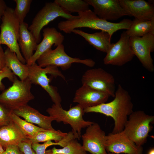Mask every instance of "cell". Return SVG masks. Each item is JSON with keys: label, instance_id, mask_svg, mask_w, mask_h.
<instances>
[{"label": "cell", "instance_id": "cell-1", "mask_svg": "<svg viewBox=\"0 0 154 154\" xmlns=\"http://www.w3.org/2000/svg\"><path fill=\"white\" fill-rule=\"evenodd\" d=\"M114 99L108 103L84 109V113L94 112L112 117L114 125L112 133L122 131L128 119V116L133 112V104L128 92L119 84L115 92Z\"/></svg>", "mask_w": 154, "mask_h": 154}, {"label": "cell", "instance_id": "cell-2", "mask_svg": "<svg viewBox=\"0 0 154 154\" xmlns=\"http://www.w3.org/2000/svg\"><path fill=\"white\" fill-rule=\"evenodd\" d=\"M78 14L74 18L60 21L58 25V29L66 33L70 34L76 29L88 28L105 31L112 37L118 30L128 29L132 21L129 19H124L119 23L110 22L100 18L90 9Z\"/></svg>", "mask_w": 154, "mask_h": 154}, {"label": "cell", "instance_id": "cell-3", "mask_svg": "<svg viewBox=\"0 0 154 154\" xmlns=\"http://www.w3.org/2000/svg\"><path fill=\"white\" fill-rule=\"evenodd\" d=\"M12 86L0 94V103L13 111L27 104L35 96L31 89L32 83L27 78L22 81L15 76Z\"/></svg>", "mask_w": 154, "mask_h": 154}, {"label": "cell", "instance_id": "cell-4", "mask_svg": "<svg viewBox=\"0 0 154 154\" xmlns=\"http://www.w3.org/2000/svg\"><path fill=\"white\" fill-rule=\"evenodd\" d=\"M0 26V45H6L24 64L26 61L22 54L18 43L20 23L15 16L14 9L7 7L1 18Z\"/></svg>", "mask_w": 154, "mask_h": 154}, {"label": "cell", "instance_id": "cell-5", "mask_svg": "<svg viewBox=\"0 0 154 154\" xmlns=\"http://www.w3.org/2000/svg\"><path fill=\"white\" fill-rule=\"evenodd\" d=\"M46 111L58 122H62L65 124L70 125L76 139H78L81 137L82 129L87 127L94 123L84 119V109L78 104L66 110L61 106L54 104Z\"/></svg>", "mask_w": 154, "mask_h": 154}, {"label": "cell", "instance_id": "cell-6", "mask_svg": "<svg viewBox=\"0 0 154 154\" xmlns=\"http://www.w3.org/2000/svg\"><path fill=\"white\" fill-rule=\"evenodd\" d=\"M48 74L54 77H60L65 80V76L56 67L50 66L42 68L36 63L29 66L28 78L32 84L41 86L48 93L54 104L61 106L62 99L58 89L50 84L51 80Z\"/></svg>", "mask_w": 154, "mask_h": 154}, {"label": "cell", "instance_id": "cell-7", "mask_svg": "<svg viewBox=\"0 0 154 154\" xmlns=\"http://www.w3.org/2000/svg\"><path fill=\"white\" fill-rule=\"evenodd\" d=\"M154 121L153 116L143 111H133L129 116L123 131L137 145L142 146L147 141L151 130V123Z\"/></svg>", "mask_w": 154, "mask_h": 154}, {"label": "cell", "instance_id": "cell-8", "mask_svg": "<svg viewBox=\"0 0 154 154\" xmlns=\"http://www.w3.org/2000/svg\"><path fill=\"white\" fill-rule=\"evenodd\" d=\"M76 17L66 11L54 2L46 3L35 15L28 30L38 44L41 40V30L50 22L59 17L68 20Z\"/></svg>", "mask_w": 154, "mask_h": 154}, {"label": "cell", "instance_id": "cell-9", "mask_svg": "<svg viewBox=\"0 0 154 154\" xmlns=\"http://www.w3.org/2000/svg\"><path fill=\"white\" fill-rule=\"evenodd\" d=\"M37 62L38 64L42 68L50 66L59 67L64 70L68 69L74 63H81L91 67L95 64V62L91 58L81 59L69 56L65 52L62 44L58 45L54 50L50 48L47 50Z\"/></svg>", "mask_w": 154, "mask_h": 154}, {"label": "cell", "instance_id": "cell-10", "mask_svg": "<svg viewBox=\"0 0 154 154\" xmlns=\"http://www.w3.org/2000/svg\"><path fill=\"white\" fill-rule=\"evenodd\" d=\"M82 85L104 92L114 97L115 80L113 76L103 69L98 68L86 70L81 78Z\"/></svg>", "mask_w": 154, "mask_h": 154}, {"label": "cell", "instance_id": "cell-11", "mask_svg": "<svg viewBox=\"0 0 154 154\" xmlns=\"http://www.w3.org/2000/svg\"><path fill=\"white\" fill-rule=\"evenodd\" d=\"M103 59L106 65L121 66L133 59L134 55L130 45L129 37L126 31L121 33L117 42L111 43Z\"/></svg>", "mask_w": 154, "mask_h": 154}, {"label": "cell", "instance_id": "cell-12", "mask_svg": "<svg viewBox=\"0 0 154 154\" xmlns=\"http://www.w3.org/2000/svg\"><path fill=\"white\" fill-rule=\"evenodd\" d=\"M131 47L143 67L151 72L154 71L151 53L154 50V34L148 33L142 37H129Z\"/></svg>", "mask_w": 154, "mask_h": 154}, {"label": "cell", "instance_id": "cell-13", "mask_svg": "<svg viewBox=\"0 0 154 154\" xmlns=\"http://www.w3.org/2000/svg\"><path fill=\"white\" fill-rule=\"evenodd\" d=\"M81 137L86 152L91 154H107L105 147L107 135L98 123L94 122L87 127Z\"/></svg>", "mask_w": 154, "mask_h": 154}, {"label": "cell", "instance_id": "cell-14", "mask_svg": "<svg viewBox=\"0 0 154 154\" xmlns=\"http://www.w3.org/2000/svg\"><path fill=\"white\" fill-rule=\"evenodd\" d=\"M105 147L107 152L115 154H143V151L142 146L137 145L123 131L107 135Z\"/></svg>", "mask_w": 154, "mask_h": 154}, {"label": "cell", "instance_id": "cell-15", "mask_svg": "<svg viewBox=\"0 0 154 154\" xmlns=\"http://www.w3.org/2000/svg\"><path fill=\"white\" fill-rule=\"evenodd\" d=\"M93 8V12L104 20L115 21L128 16L121 6L119 0H85Z\"/></svg>", "mask_w": 154, "mask_h": 154}, {"label": "cell", "instance_id": "cell-16", "mask_svg": "<svg viewBox=\"0 0 154 154\" xmlns=\"http://www.w3.org/2000/svg\"><path fill=\"white\" fill-rule=\"evenodd\" d=\"M128 16L144 20H154V6L151 1L144 0H119Z\"/></svg>", "mask_w": 154, "mask_h": 154}, {"label": "cell", "instance_id": "cell-17", "mask_svg": "<svg viewBox=\"0 0 154 154\" xmlns=\"http://www.w3.org/2000/svg\"><path fill=\"white\" fill-rule=\"evenodd\" d=\"M43 38L37 44V48L33 55L26 63L30 66L36 63L38 59L43 53L51 48L54 45L57 46L62 44L64 39V36L54 27H47L43 30Z\"/></svg>", "mask_w": 154, "mask_h": 154}, {"label": "cell", "instance_id": "cell-18", "mask_svg": "<svg viewBox=\"0 0 154 154\" xmlns=\"http://www.w3.org/2000/svg\"><path fill=\"white\" fill-rule=\"evenodd\" d=\"M110 97L107 94L82 85L76 91L73 102L84 109L106 103Z\"/></svg>", "mask_w": 154, "mask_h": 154}, {"label": "cell", "instance_id": "cell-19", "mask_svg": "<svg viewBox=\"0 0 154 154\" xmlns=\"http://www.w3.org/2000/svg\"><path fill=\"white\" fill-rule=\"evenodd\" d=\"M15 115L24 118L28 122L36 124L43 129L54 130L51 123L55 121L50 116L42 115L35 109L28 104L24 106L13 111Z\"/></svg>", "mask_w": 154, "mask_h": 154}, {"label": "cell", "instance_id": "cell-20", "mask_svg": "<svg viewBox=\"0 0 154 154\" xmlns=\"http://www.w3.org/2000/svg\"><path fill=\"white\" fill-rule=\"evenodd\" d=\"M28 25L23 22L20 23L18 43L26 63L33 55L38 44L28 30Z\"/></svg>", "mask_w": 154, "mask_h": 154}, {"label": "cell", "instance_id": "cell-21", "mask_svg": "<svg viewBox=\"0 0 154 154\" xmlns=\"http://www.w3.org/2000/svg\"><path fill=\"white\" fill-rule=\"evenodd\" d=\"M27 139L13 120L8 125L0 129V144L4 150L9 145H18L20 142Z\"/></svg>", "mask_w": 154, "mask_h": 154}, {"label": "cell", "instance_id": "cell-22", "mask_svg": "<svg viewBox=\"0 0 154 154\" xmlns=\"http://www.w3.org/2000/svg\"><path fill=\"white\" fill-rule=\"evenodd\" d=\"M72 33L81 36L90 45L102 52L106 53L111 44L112 37L105 31H101L90 34L79 29H75Z\"/></svg>", "mask_w": 154, "mask_h": 154}, {"label": "cell", "instance_id": "cell-23", "mask_svg": "<svg viewBox=\"0 0 154 154\" xmlns=\"http://www.w3.org/2000/svg\"><path fill=\"white\" fill-rule=\"evenodd\" d=\"M5 66L22 81L28 78L29 66L22 63L16 54L9 48L4 51Z\"/></svg>", "mask_w": 154, "mask_h": 154}, {"label": "cell", "instance_id": "cell-24", "mask_svg": "<svg viewBox=\"0 0 154 154\" xmlns=\"http://www.w3.org/2000/svg\"><path fill=\"white\" fill-rule=\"evenodd\" d=\"M126 32L129 37H142L148 33L154 34V20H144L135 18Z\"/></svg>", "mask_w": 154, "mask_h": 154}, {"label": "cell", "instance_id": "cell-25", "mask_svg": "<svg viewBox=\"0 0 154 154\" xmlns=\"http://www.w3.org/2000/svg\"><path fill=\"white\" fill-rule=\"evenodd\" d=\"M54 2L70 14L78 13L90 9L89 5L85 0H55Z\"/></svg>", "mask_w": 154, "mask_h": 154}, {"label": "cell", "instance_id": "cell-26", "mask_svg": "<svg viewBox=\"0 0 154 154\" xmlns=\"http://www.w3.org/2000/svg\"><path fill=\"white\" fill-rule=\"evenodd\" d=\"M11 117L13 121L18 126L26 138L29 139L33 137L39 132L46 130L23 120L15 114L13 112L11 113Z\"/></svg>", "mask_w": 154, "mask_h": 154}, {"label": "cell", "instance_id": "cell-27", "mask_svg": "<svg viewBox=\"0 0 154 154\" xmlns=\"http://www.w3.org/2000/svg\"><path fill=\"white\" fill-rule=\"evenodd\" d=\"M67 133L60 130H45L39 132L33 138L30 139L32 143L44 142L54 140L55 142L61 141L66 135Z\"/></svg>", "mask_w": 154, "mask_h": 154}, {"label": "cell", "instance_id": "cell-28", "mask_svg": "<svg viewBox=\"0 0 154 154\" xmlns=\"http://www.w3.org/2000/svg\"><path fill=\"white\" fill-rule=\"evenodd\" d=\"M51 149L52 154H87L82 145L75 138L69 141L62 148L54 147Z\"/></svg>", "mask_w": 154, "mask_h": 154}, {"label": "cell", "instance_id": "cell-29", "mask_svg": "<svg viewBox=\"0 0 154 154\" xmlns=\"http://www.w3.org/2000/svg\"><path fill=\"white\" fill-rule=\"evenodd\" d=\"M16 6L14 9V13L20 23L24 22V19L28 13L32 0H14Z\"/></svg>", "mask_w": 154, "mask_h": 154}, {"label": "cell", "instance_id": "cell-30", "mask_svg": "<svg viewBox=\"0 0 154 154\" xmlns=\"http://www.w3.org/2000/svg\"><path fill=\"white\" fill-rule=\"evenodd\" d=\"M70 140V137L66 136L61 141L58 142H53L52 141H48L42 144H39L38 143H33L32 147L36 154H44L46 149L48 147L53 145H58L63 147Z\"/></svg>", "mask_w": 154, "mask_h": 154}, {"label": "cell", "instance_id": "cell-31", "mask_svg": "<svg viewBox=\"0 0 154 154\" xmlns=\"http://www.w3.org/2000/svg\"><path fill=\"white\" fill-rule=\"evenodd\" d=\"M12 112L0 103V129L12 121L11 117Z\"/></svg>", "mask_w": 154, "mask_h": 154}, {"label": "cell", "instance_id": "cell-32", "mask_svg": "<svg viewBox=\"0 0 154 154\" xmlns=\"http://www.w3.org/2000/svg\"><path fill=\"white\" fill-rule=\"evenodd\" d=\"M15 76L12 71L6 66L0 70V90H3L5 88L4 85L2 82L3 79L5 78H7L12 82Z\"/></svg>", "mask_w": 154, "mask_h": 154}, {"label": "cell", "instance_id": "cell-33", "mask_svg": "<svg viewBox=\"0 0 154 154\" xmlns=\"http://www.w3.org/2000/svg\"><path fill=\"white\" fill-rule=\"evenodd\" d=\"M32 143L30 139H27L20 142L18 146L20 150L24 154H36L32 148Z\"/></svg>", "mask_w": 154, "mask_h": 154}, {"label": "cell", "instance_id": "cell-34", "mask_svg": "<svg viewBox=\"0 0 154 154\" xmlns=\"http://www.w3.org/2000/svg\"><path fill=\"white\" fill-rule=\"evenodd\" d=\"M1 154H24L20 150L18 145H11L7 147Z\"/></svg>", "mask_w": 154, "mask_h": 154}, {"label": "cell", "instance_id": "cell-35", "mask_svg": "<svg viewBox=\"0 0 154 154\" xmlns=\"http://www.w3.org/2000/svg\"><path fill=\"white\" fill-rule=\"evenodd\" d=\"M5 66L4 51L1 46L0 45V70Z\"/></svg>", "mask_w": 154, "mask_h": 154}, {"label": "cell", "instance_id": "cell-36", "mask_svg": "<svg viewBox=\"0 0 154 154\" xmlns=\"http://www.w3.org/2000/svg\"><path fill=\"white\" fill-rule=\"evenodd\" d=\"M7 7L4 0H0V20L1 19Z\"/></svg>", "mask_w": 154, "mask_h": 154}, {"label": "cell", "instance_id": "cell-37", "mask_svg": "<svg viewBox=\"0 0 154 154\" xmlns=\"http://www.w3.org/2000/svg\"><path fill=\"white\" fill-rule=\"evenodd\" d=\"M147 154H154V148H152L148 151Z\"/></svg>", "mask_w": 154, "mask_h": 154}, {"label": "cell", "instance_id": "cell-38", "mask_svg": "<svg viewBox=\"0 0 154 154\" xmlns=\"http://www.w3.org/2000/svg\"><path fill=\"white\" fill-rule=\"evenodd\" d=\"M44 154H52V149H49L46 150Z\"/></svg>", "mask_w": 154, "mask_h": 154}, {"label": "cell", "instance_id": "cell-39", "mask_svg": "<svg viewBox=\"0 0 154 154\" xmlns=\"http://www.w3.org/2000/svg\"><path fill=\"white\" fill-rule=\"evenodd\" d=\"M5 151V150L2 146L0 144V154H1Z\"/></svg>", "mask_w": 154, "mask_h": 154}, {"label": "cell", "instance_id": "cell-40", "mask_svg": "<svg viewBox=\"0 0 154 154\" xmlns=\"http://www.w3.org/2000/svg\"><path fill=\"white\" fill-rule=\"evenodd\" d=\"M107 154H115L114 153H108Z\"/></svg>", "mask_w": 154, "mask_h": 154}]
</instances>
